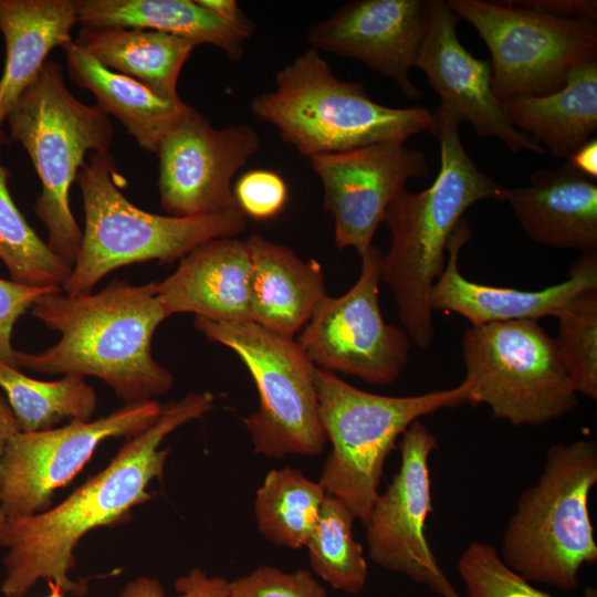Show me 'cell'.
Masks as SVG:
<instances>
[{
    "mask_svg": "<svg viewBox=\"0 0 597 597\" xmlns=\"http://www.w3.org/2000/svg\"><path fill=\"white\" fill-rule=\"evenodd\" d=\"M213 402L214 396L202 391L163 406L151 426L126 438L112 461L62 502L40 513L9 517L2 596L24 597L41 579L65 595H86L87 582L70 577L80 541L95 528L127 522L136 506L150 500L148 488L163 478L171 451L160 448L164 439L209 412Z\"/></svg>",
    "mask_w": 597,
    "mask_h": 597,
    "instance_id": "6da1fadb",
    "label": "cell"
},
{
    "mask_svg": "<svg viewBox=\"0 0 597 597\" xmlns=\"http://www.w3.org/2000/svg\"><path fill=\"white\" fill-rule=\"evenodd\" d=\"M31 315L61 338L38 354L17 350L18 369L93 376L125 404L153 400L172 388V374L151 354L155 331L167 318L156 282L114 280L94 294H46L33 304Z\"/></svg>",
    "mask_w": 597,
    "mask_h": 597,
    "instance_id": "7a4b0ae2",
    "label": "cell"
},
{
    "mask_svg": "<svg viewBox=\"0 0 597 597\" xmlns=\"http://www.w3.org/2000/svg\"><path fill=\"white\" fill-rule=\"evenodd\" d=\"M433 113L432 134L440 144L437 178L419 192L402 189L384 218L391 243L381 258V281L395 295L405 332L420 347H428L433 338L430 294L443 272L447 245L455 227L473 203L495 199L502 187L469 156L459 124Z\"/></svg>",
    "mask_w": 597,
    "mask_h": 597,
    "instance_id": "3957f363",
    "label": "cell"
},
{
    "mask_svg": "<svg viewBox=\"0 0 597 597\" xmlns=\"http://www.w3.org/2000/svg\"><path fill=\"white\" fill-rule=\"evenodd\" d=\"M275 86L254 96L252 114L273 125L303 156L346 151L432 133L434 113L425 107H388L362 83L335 76L321 52L310 48L282 67Z\"/></svg>",
    "mask_w": 597,
    "mask_h": 597,
    "instance_id": "277c9868",
    "label": "cell"
},
{
    "mask_svg": "<svg viewBox=\"0 0 597 597\" xmlns=\"http://www.w3.org/2000/svg\"><path fill=\"white\" fill-rule=\"evenodd\" d=\"M118 179L109 153H91L77 172L85 228L72 272L62 285L69 295L91 293L118 268L154 260L172 262L206 241L237 238L247 229L239 208L190 217L145 211L122 193Z\"/></svg>",
    "mask_w": 597,
    "mask_h": 597,
    "instance_id": "5b68a950",
    "label": "cell"
},
{
    "mask_svg": "<svg viewBox=\"0 0 597 597\" xmlns=\"http://www.w3.org/2000/svg\"><path fill=\"white\" fill-rule=\"evenodd\" d=\"M597 483V444L558 443L546 451L536 484L516 502L503 535L504 564L527 582L574 589L597 561L588 496Z\"/></svg>",
    "mask_w": 597,
    "mask_h": 597,
    "instance_id": "8992f818",
    "label": "cell"
},
{
    "mask_svg": "<svg viewBox=\"0 0 597 597\" xmlns=\"http://www.w3.org/2000/svg\"><path fill=\"white\" fill-rule=\"evenodd\" d=\"M318 412L331 452L320 483L364 525L378 496L385 461L396 441L419 418L467 404L469 387L417 396H383L358 389L316 367Z\"/></svg>",
    "mask_w": 597,
    "mask_h": 597,
    "instance_id": "52a82bcc",
    "label": "cell"
},
{
    "mask_svg": "<svg viewBox=\"0 0 597 597\" xmlns=\"http://www.w3.org/2000/svg\"><path fill=\"white\" fill-rule=\"evenodd\" d=\"M10 137L28 151L41 181L34 205L51 250L73 266L82 242L70 189L90 153H109L114 128L97 105H86L64 84L62 67L46 61L7 117Z\"/></svg>",
    "mask_w": 597,
    "mask_h": 597,
    "instance_id": "ba28073f",
    "label": "cell"
},
{
    "mask_svg": "<svg viewBox=\"0 0 597 597\" xmlns=\"http://www.w3.org/2000/svg\"><path fill=\"white\" fill-rule=\"evenodd\" d=\"M209 341L234 352L249 370L259 408L244 419L253 450L269 459L320 454L326 441L315 387L316 366L297 341L254 322H214L196 316Z\"/></svg>",
    "mask_w": 597,
    "mask_h": 597,
    "instance_id": "9c48e42d",
    "label": "cell"
},
{
    "mask_svg": "<svg viewBox=\"0 0 597 597\" xmlns=\"http://www.w3.org/2000/svg\"><path fill=\"white\" fill-rule=\"evenodd\" d=\"M468 401L488 405L512 426H537L570 412L577 394L554 339L537 321L470 326L462 337Z\"/></svg>",
    "mask_w": 597,
    "mask_h": 597,
    "instance_id": "30bf717a",
    "label": "cell"
},
{
    "mask_svg": "<svg viewBox=\"0 0 597 597\" xmlns=\"http://www.w3.org/2000/svg\"><path fill=\"white\" fill-rule=\"evenodd\" d=\"M454 14L474 27L491 53L498 100L544 95L561 88L570 69L597 59V24L564 19L515 1L449 0Z\"/></svg>",
    "mask_w": 597,
    "mask_h": 597,
    "instance_id": "8fae6325",
    "label": "cell"
},
{
    "mask_svg": "<svg viewBox=\"0 0 597 597\" xmlns=\"http://www.w3.org/2000/svg\"><path fill=\"white\" fill-rule=\"evenodd\" d=\"M381 258L374 245L362 255L356 283L338 297L327 295L297 339L316 367L371 385L396 380L410 350L408 334L380 311Z\"/></svg>",
    "mask_w": 597,
    "mask_h": 597,
    "instance_id": "7c38bea8",
    "label": "cell"
},
{
    "mask_svg": "<svg viewBox=\"0 0 597 597\" xmlns=\"http://www.w3.org/2000/svg\"><path fill=\"white\" fill-rule=\"evenodd\" d=\"M163 406L157 400L125 404L90 421L17 433L1 462L0 505L8 517L43 512L56 490L71 482L96 448L109 438H129L151 426Z\"/></svg>",
    "mask_w": 597,
    "mask_h": 597,
    "instance_id": "4fadbf2b",
    "label": "cell"
},
{
    "mask_svg": "<svg viewBox=\"0 0 597 597\" xmlns=\"http://www.w3.org/2000/svg\"><path fill=\"white\" fill-rule=\"evenodd\" d=\"M437 438L419 420L402 433L400 468L378 494L366 526L369 558L378 566L428 586L440 597H461L440 568L426 537L433 511L429 455Z\"/></svg>",
    "mask_w": 597,
    "mask_h": 597,
    "instance_id": "5bb4252c",
    "label": "cell"
},
{
    "mask_svg": "<svg viewBox=\"0 0 597 597\" xmlns=\"http://www.w3.org/2000/svg\"><path fill=\"white\" fill-rule=\"evenodd\" d=\"M259 148L260 136L251 125L214 128L193 108L156 151L161 206L176 217L237 209L232 180Z\"/></svg>",
    "mask_w": 597,
    "mask_h": 597,
    "instance_id": "9a60e30c",
    "label": "cell"
},
{
    "mask_svg": "<svg viewBox=\"0 0 597 597\" xmlns=\"http://www.w3.org/2000/svg\"><path fill=\"white\" fill-rule=\"evenodd\" d=\"M323 187L324 209L334 219L339 249L364 255L371 247L392 199L410 178L427 177L425 155L405 143L373 144L308 158Z\"/></svg>",
    "mask_w": 597,
    "mask_h": 597,
    "instance_id": "2e32d148",
    "label": "cell"
},
{
    "mask_svg": "<svg viewBox=\"0 0 597 597\" xmlns=\"http://www.w3.org/2000/svg\"><path fill=\"white\" fill-rule=\"evenodd\" d=\"M458 17L447 1L432 0L429 24L418 50L413 67L427 76L439 95L436 113L455 123H470L480 137H495L512 153L547 151L525 133L516 129L505 116L492 90L490 61L473 56L457 34Z\"/></svg>",
    "mask_w": 597,
    "mask_h": 597,
    "instance_id": "e0dca14e",
    "label": "cell"
},
{
    "mask_svg": "<svg viewBox=\"0 0 597 597\" xmlns=\"http://www.w3.org/2000/svg\"><path fill=\"white\" fill-rule=\"evenodd\" d=\"M432 0H357L313 25L311 48L360 61L418 100L409 77L426 35Z\"/></svg>",
    "mask_w": 597,
    "mask_h": 597,
    "instance_id": "ac0fdd59",
    "label": "cell"
},
{
    "mask_svg": "<svg viewBox=\"0 0 597 597\" xmlns=\"http://www.w3.org/2000/svg\"><path fill=\"white\" fill-rule=\"evenodd\" d=\"M471 230L462 218L447 245L448 259L443 272L432 286V311L457 313L471 326L498 322L537 321L554 316L577 294L597 289V252H584L573 263L568 279L538 291L500 287L472 282L459 270L462 247L469 242Z\"/></svg>",
    "mask_w": 597,
    "mask_h": 597,
    "instance_id": "d6986e66",
    "label": "cell"
},
{
    "mask_svg": "<svg viewBox=\"0 0 597 597\" xmlns=\"http://www.w3.org/2000/svg\"><path fill=\"white\" fill-rule=\"evenodd\" d=\"M250 256L245 240L206 241L180 259L174 273L156 282L168 316L192 313L214 322H250Z\"/></svg>",
    "mask_w": 597,
    "mask_h": 597,
    "instance_id": "ffe728a7",
    "label": "cell"
},
{
    "mask_svg": "<svg viewBox=\"0 0 597 597\" xmlns=\"http://www.w3.org/2000/svg\"><path fill=\"white\" fill-rule=\"evenodd\" d=\"M524 233L534 242L584 252L597 249V184L567 161L557 170L535 171L530 185L501 187Z\"/></svg>",
    "mask_w": 597,
    "mask_h": 597,
    "instance_id": "44dd1931",
    "label": "cell"
},
{
    "mask_svg": "<svg viewBox=\"0 0 597 597\" xmlns=\"http://www.w3.org/2000/svg\"><path fill=\"white\" fill-rule=\"evenodd\" d=\"M251 320L277 335L293 338L327 296L316 260H304L284 244L254 233L247 240Z\"/></svg>",
    "mask_w": 597,
    "mask_h": 597,
    "instance_id": "7402d4cb",
    "label": "cell"
},
{
    "mask_svg": "<svg viewBox=\"0 0 597 597\" xmlns=\"http://www.w3.org/2000/svg\"><path fill=\"white\" fill-rule=\"evenodd\" d=\"M78 0H0L6 61L0 77V133L22 94L39 77L50 52L71 44Z\"/></svg>",
    "mask_w": 597,
    "mask_h": 597,
    "instance_id": "603a6c76",
    "label": "cell"
},
{
    "mask_svg": "<svg viewBox=\"0 0 597 597\" xmlns=\"http://www.w3.org/2000/svg\"><path fill=\"white\" fill-rule=\"evenodd\" d=\"M501 105L516 129L567 159L597 130V59L573 66L553 93L514 96Z\"/></svg>",
    "mask_w": 597,
    "mask_h": 597,
    "instance_id": "cb8c5ba5",
    "label": "cell"
},
{
    "mask_svg": "<svg viewBox=\"0 0 597 597\" xmlns=\"http://www.w3.org/2000/svg\"><path fill=\"white\" fill-rule=\"evenodd\" d=\"M70 78L90 91L97 106L116 117L138 146L156 153L163 138L192 107L168 100L140 82L101 64L74 41L63 49Z\"/></svg>",
    "mask_w": 597,
    "mask_h": 597,
    "instance_id": "d4e9b609",
    "label": "cell"
},
{
    "mask_svg": "<svg viewBox=\"0 0 597 597\" xmlns=\"http://www.w3.org/2000/svg\"><path fill=\"white\" fill-rule=\"evenodd\" d=\"M83 27L148 29L186 39L196 45L211 44L239 61L254 27L223 21L197 0H78Z\"/></svg>",
    "mask_w": 597,
    "mask_h": 597,
    "instance_id": "484cf974",
    "label": "cell"
},
{
    "mask_svg": "<svg viewBox=\"0 0 597 597\" xmlns=\"http://www.w3.org/2000/svg\"><path fill=\"white\" fill-rule=\"evenodd\" d=\"M74 42L107 69L127 75L172 101L180 100L178 77L197 46L186 39L160 31L117 27L82 25Z\"/></svg>",
    "mask_w": 597,
    "mask_h": 597,
    "instance_id": "4316f807",
    "label": "cell"
},
{
    "mask_svg": "<svg viewBox=\"0 0 597 597\" xmlns=\"http://www.w3.org/2000/svg\"><path fill=\"white\" fill-rule=\"evenodd\" d=\"M326 495L318 481L308 479L298 469L270 470L254 496L258 531L277 546L305 547Z\"/></svg>",
    "mask_w": 597,
    "mask_h": 597,
    "instance_id": "83f0119b",
    "label": "cell"
},
{
    "mask_svg": "<svg viewBox=\"0 0 597 597\" xmlns=\"http://www.w3.org/2000/svg\"><path fill=\"white\" fill-rule=\"evenodd\" d=\"M0 388L22 432L53 429L67 419L90 421L96 409L95 390L84 377L64 375L53 381L33 379L0 362Z\"/></svg>",
    "mask_w": 597,
    "mask_h": 597,
    "instance_id": "f1b7e54d",
    "label": "cell"
},
{
    "mask_svg": "<svg viewBox=\"0 0 597 597\" xmlns=\"http://www.w3.org/2000/svg\"><path fill=\"white\" fill-rule=\"evenodd\" d=\"M354 520L339 500L327 494L305 546L313 573L350 595L359 594L368 578L364 548L353 534Z\"/></svg>",
    "mask_w": 597,
    "mask_h": 597,
    "instance_id": "f546056e",
    "label": "cell"
},
{
    "mask_svg": "<svg viewBox=\"0 0 597 597\" xmlns=\"http://www.w3.org/2000/svg\"><path fill=\"white\" fill-rule=\"evenodd\" d=\"M3 134L0 133V147ZM0 260L11 280L46 287L64 284L72 265L55 254L15 206L8 187V170L0 160Z\"/></svg>",
    "mask_w": 597,
    "mask_h": 597,
    "instance_id": "4dcf8cb0",
    "label": "cell"
},
{
    "mask_svg": "<svg viewBox=\"0 0 597 597\" xmlns=\"http://www.w3.org/2000/svg\"><path fill=\"white\" fill-rule=\"evenodd\" d=\"M559 360L576 394L597 398V289L584 291L555 315Z\"/></svg>",
    "mask_w": 597,
    "mask_h": 597,
    "instance_id": "1f68e13d",
    "label": "cell"
},
{
    "mask_svg": "<svg viewBox=\"0 0 597 597\" xmlns=\"http://www.w3.org/2000/svg\"><path fill=\"white\" fill-rule=\"evenodd\" d=\"M228 597H327V593L310 570L287 573L262 565L229 582Z\"/></svg>",
    "mask_w": 597,
    "mask_h": 597,
    "instance_id": "d6a6232c",
    "label": "cell"
},
{
    "mask_svg": "<svg viewBox=\"0 0 597 597\" xmlns=\"http://www.w3.org/2000/svg\"><path fill=\"white\" fill-rule=\"evenodd\" d=\"M238 208L255 220L275 218L287 200V186L275 171L252 169L242 174L233 188Z\"/></svg>",
    "mask_w": 597,
    "mask_h": 597,
    "instance_id": "836d02e7",
    "label": "cell"
},
{
    "mask_svg": "<svg viewBox=\"0 0 597 597\" xmlns=\"http://www.w3.org/2000/svg\"><path fill=\"white\" fill-rule=\"evenodd\" d=\"M172 597H228L229 582L221 576H209L202 568L195 567L175 582ZM115 597H168L161 583L153 577L138 576L126 583Z\"/></svg>",
    "mask_w": 597,
    "mask_h": 597,
    "instance_id": "e575fe53",
    "label": "cell"
},
{
    "mask_svg": "<svg viewBox=\"0 0 597 597\" xmlns=\"http://www.w3.org/2000/svg\"><path fill=\"white\" fill-rule=\"evenodd\" d=\"M61 290L60 286H29L0 277V362L15 367L17 350L11 344L15 322L40 297Z\"/></svg>",
    "mask_w": 597,
    "mask_h": 597,
    "instance_id": "d590c367",
    "label": "cell"
},
{
    "mask_svg": "<svg viewBox=\"0 0 597 597\" xmlns=\"http://www.w3.org/2000/svg\"><path fill=\"white\" fill-rule=\"evenodd\" d=\"M517 4L546 14L564 19H597V2L595 0H524Z\"/></svg>",
    "mask_w": 597,
    "mask_h": 597,
    "instance_id": "8d00e7d4",
    "label": "cell"
},
{
    "mask_svg": "<svg viewBox=\"0 0 597 597\" xmlns=\"http://www.w3.org/2000/svg\"><path fill=\"white\" fill-rule=\"evenodd\" d=\"M206 10L219 19L240 27H254L234 0H197Z\"/></svg>",
    "mask_w": 597,
    "mask_h": 597,
    "instance_id": "74e56055",
    "label": "cell"
},
{
    "mask_svg": "<svg viewBox=\"0 0 597 597\" xmlns=\"http://www.w3.org/2000/svg\"><path fill=\"white\" fill-rule=\"evenodd\" d=\"M566 161L580 174L595 179L597 178V140L590 138L576 151H574Z\"/></svg>",
    "mask_w": 597,
    "mask_h": 597,
    "instance_id": "f35d334b",
    "label": "cell"
},
{
    "mask_svg": "<svg viewBox=\"0 0 597 597\" xmlns=\"http://www.w3.org/2000/svg\"><path fill=\"white\" fill-rule=\"evenodd\" d=\"M21 431L20 425L10 407L7 398L0 394V483L1 462L6 448L10 440Z\"/></svg>",
    "mask_w": 597,
    "mask_h": 597,
    "instance_id": "ab89813d",
    "label": "cell"
},
{
    "mask_svg": "<svg viewBox=\"0 0 597 597\" xmlns=\"http://www.w3.org/2000/svg\"><path fill=\"white\" fill-rule=\"evenodd\" d=\"M9 517L3 512L0 505V546H4Z\"/></svg>",
    "mask_w": 597,
    "mask_h": 597,
    "instance_id": "60d3db41",
    "label": "cell"
},
{
    "mask_svg": "<svg viewBox=\"0 0 597 597\" xmlns=\"http://www.w3.org/2000/svg\"><path fill=\"white\" fill-rule=\"evenodd\" d=\"M50 593L45 597H64L63 590L52 582L48 583Z\"/></svg>",
    "mask_w": 597,
    "mask_h": 597,
    "instance_id": "b9f144b4",
    "label": "cell"
}]
</instances>
